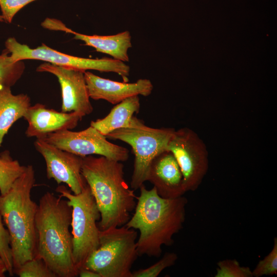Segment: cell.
<instances>
[{
	"label": "cell",
	"mask_w": 277,
	"mask_h": 277,
	"mask_svg": "<svg viewBox=\"0 0 277 277\" xmlns=\"http://www.w3.org/2000/svg\"><path fill=\"white\" fill-rule=\"evenodd\" d=\"M174 131L172 128L149 127L133 116L127 127L115 130L106 136L109 139L124 142L132 149L134 160L131 189L137 190L147 181L152 161L160 153L167 150Z\"/></svg>",
	"instance_id": "8992f818"
},
{
	"label": "cell",
	"mask_w": 277,
	"mask_h": 277,
	"mask_svg": "<svg viewBox=\"0 0 277 277\" xmlns=\"http://www.w3.org/2000/svg\"><path fill=\"white\" fill-rule=\"evenodd\" d=\"M36 71L52 73L57 78L62 91V112H74L82 117L92 112L85 72L49 63L40 65Z\"/></svg>",
	"instance_id": "7c38bea8"
},
{
	"label": "cell",
	"mask_w": 277,
	"mask_h": 277,
	"mask_svg": "<svg viewBox=\"0 0 277 277\" xmlns=\"http://www.w3.org/2000/svg\"><path fill=\"white\" fill-rule=\"evenodd\" d=\"M273 247L264 259L260 261L252 271L254 277L277 275V238H274Z\"/></svg>",
	"instance_id": "cb8c5ba5"
},
{
	"label": "cell",
	"mask_w": 277,
	"mask_h": 277,
	"mask_svg": "<svg viewBox=\"0 0 277 277\" xmlns=\"http://www.w3.org/2000/svg\"><path fill=\"white\" fill-rule=\"evenodd\" d=\"M36 150L44 157L46 176L58 185L67 184L75 194L82 192L87 183L82 174L83 157L61 149L42 138L34 142Z\"/></svg>",
	"instance_id": "8fae6325"
},
{
	"label": "cell",
	"mask_w": 277,
	"mask_h": 277,
	"mask_svg": "<svg viewBox=\"0 0 277 277\" xmlns=\"http://www.w3.org/2000/svg\"><path fill=\"white\" fill-rule=\"evenodd\" d=\"M71 220L72 207L67 199L49 191L40 198L35 216V256L42 259L56 277L78 276L72 256Z\"/></svg>",
	"instance_id": "7a4b0ae2"
},
{
	"label": "cell",
	"mask_w": 277,
	"mask_h": 277,
	"mask_svg": "<svg viewBox=\"0 0 277 277\" xmlns=\"http://www.w3.org/2000/svg\"><path fill=\"white\" fill-rule=\"evenodd\" d=\"M139 189L134 212L125 225L140 232L136 241L138 256L159 258L162 246L172 245L173 236L182 229L188 200L184 196L163 198L154 187L148 190L144 184Z\"/></svg>",
	"instance_id": "6da1fadb"
},
{
	"label": "cell",
	"mask_w": 277,
	"mask_h": 277,
	"mask_svg": "<svg viewBox=\"0 0 277 277\" xmlns=\"http://www.w3.org/2000/svg\"><path fill=\"white\" fill-rule=\"evenodd\" d=\"M6 49L9 52L11 60L16 62L24 60L45 61L56 66L82 71L95 70L100 72H114L127 82L130 67L124 62L109 58H88L63 53L46 45L32 49L28 45L18 43L14 37H9L5 42Z\"/></svg>",
	"instance_id": "ba28073f"
},
{
	"label": "cell",
	"mask_w": 277,
	"mask_h": 277,
	"mask_svg": "<svg viewBox=\"0 0 277 277\" xmlns=\"http://www.w3.org/2000/svg\"><path fill=\"white\" fill-rule=\"evenodd\" d=\"M35 183L34 168L28 165L9 191L0 194V213L10 238L13 272L35 255V216L38 205L31 197Z\"/></svg>",
	"instance_id": "277c9868"
},
{
	"label": "cell",
	"mask_w": 277,
	"mask_h": 277,
	"mask_svg": "<svg viewBox=\"0 0 277 277\" xmlns=\"http://www.w3.org/2000/svg\"><path fill=\"white\" fill-rule=\"evenodd\" d=\"M55 190L72 207V256L78 270L99 246L100 229L97 221L100 219V212L87 184L77 194L64 185H58Z\"/></svg>",
	"instance_id": "52a82bcc"
},
{
	"label": "cell",
	"mask_w": 277,
	"mask_h": 277,
	"mask_svg": "<svg viewBox=\"0 0 277 277\" xmlns=\"http://www.w3.org/2000/svg\"><path fill=\"white\" fill-rule=\"evenodd\" d=\"M174 252H166L157 262L150 266L132 271V277H157L166 268L174 265L177 260Z\"/></svg>",
	"instance_id": "603a6c76"
},
{
	"label": "cell",
	"mask_w": 277,
	"mask_h": 277,
	"mask_svg": "<svg viewBox=\"0 0 277 277\" xmlns=\"http://www.w3.org/2000/svg\"><path fill=\"white\" fill-rule=\"evenodd\" d=\"M215 277H253L249 267L241 266L235 259H225L217 263Z\"/></svg>",
	"instance_id": "7402d4cb"
},
{
	"label": "cell",
	"mask_w": 277,
	"mask_h": 277,
	"mask_svg": "<svg viewBox=\"0 0 277 277\" xmlns=\"http://www.w3.org/2000/svg\"><path fill=\"white\" fill-rule=\"evenodd\" d=\"M7 272L6 265L3 261L0 258V277L5 276V273Z\"/></svg>",
	"instance_id": "83f0119b"
},
{
	"label": "cell",
	"mask_w": 277,
	"mask_h": 277,
	"mask_svg": "<svg viewBox=\"0 0 277 277\" xmlns=\"http://www.w3.org/2000/svg\"><path fill=\"white\" fill-rule=\"evenodd\" d=\"M81 172L100 212L99 229L125 225L135 208L137 196L124 179L122 162L88 155L83 157Z\"/></svg>",
	"instance_id": "3957f363"
},
{
	"label": "cell",
	"mask_w": 277,
	"mask_h": 277,
	"mask_svg": "<svg viewBox=\"0 0 277 277\" xmlns=\"http://www.w3.org/2000/svg\"><path fill=\"white\" fill-rule=\"evenodd\" d=\"M140 108L138 95L129 97L117 104L105 117L91 121L90 126L106 136L115 130L127 127Z\"/></svg>",
	"instance_id": "ac0fdd59"
},
{
	"label": "cell",
	"mask_w": 277,
	"mask_h": 277,
	"mask_svg": "<svg viewBox=\"0 0 277 277\" xmlns=\"http://www.w3.org/2000/svg\"><path fill=\"white\" fill-rule=\"evenodd\" d=\"M41 25L48 30L72 34L74 39L82 41L85 45L94 48L97 52L110 55L114 59L123 62L129 61L128 50L132 44L131 36L128 31L111 35H88L74 32L62 21L51 18H46Z\"/></svg>",
	"instance_id": "2e32d148"
},
{
	"label": "cell",
	"mask_w": 277,
	"mask_h": 277,
	"mask_svg": "<svg viewBox=\"0 0 277 277\" xmlns=\"http://www.w3.org/2000/svg\"><path fill=\"white\" fill-rule=\"evenodd\" d=\"M25 66L23 61L13 62L5 48L0 54V87H11L22 76Z\"/></svg>",
	"instance_id": "ffe728a7"
},
{
	"label": "cell",
	"mask_w": 277,
	"mask_h": 277,
	"mask_svg": "<svg viewBox=\"0 0 277 277\" xmlns=\"http://www.w3.org/2000/svg\"><path fill=\"white\" fill-rule=\"evenodd\" d=\"M30 106V98L27 94L14 95L11 87H0V147L12 125L24 117Z\"/></svg>",
	"instance_id": "e0dca14e"
},
{
	"label": "cell",
	"mask_w": 277,
	"mask_h": 277,
	"mask_svg": "<svg viewBox=\"0 0 277 277\" xmlns=\"http://www.w3.org/2000/svg\"><path fill=\"white\" fill-rule=\"evenodd\" d=\"M14 274L19 277H56L45 262L36 256L26 261L15 269Z\"/></svg>",
	"instance_id": "44dd1931"
},
{
	"label": "cell",
	"mask_w": 277,
	"mask_h": 277,
	"mask_svg": "<svg viewBox=\"0 0 277 277\" xmlns=\"http://www.w3.org/2000/svg\"><path fill=\"white\" fill-rule=\"evenodd\" d=\"M84 76L90 98L104 100L112 104H117L133 96H147L151 94L153 87L148 79L128 83L102 78L89 71H85Z\"/></svg>",
	"instance_id": "4fadbf2b"
},
{
	"label": "cell",
	"mask_w": 277,
	"mask_h": 277,
	"mask_svg": "<svg viewBox=\"0 0 277 277\" xmlns=\"http://www.w3.org/2000/svg\"><path fill=\"white\" fill-rule=\"evenodd\" d=\"M23 117L28 123L26 135L42 138L50 133L74 128L83 117L74 112H58L37 103L28 108Z\"/></svg>",
	"instance_id": "5bb4252c"
},
{
	"label": "cell",
	"mask_w": 277,
	"mask_h": 277,
	"mask_svg": "<svg viewBox=\"0 0 277 277\" xmlns=\"http://www.w3.org/2000/svg\"><path fill=\"white\" fill-rule=\"evenodd\" d=\"M182 171L185 190H196L207 173L208 153L205 144L193 130L184 127L174 131L167 147Z\"/></svg>",
	"instance_id": "9c48e42d"
},
{
	"label": "cell",
	"mask_w": 277,
	"mask_h": 277,
	"mask_svg": "<svg viewBox=\"0 0 277 277\" xmlns=\"http://www.w3.org/2000/svg\"><path fill=\"white\" fill-rule=\"evenodd\" d=\"M0 213V258L4 262L7 272L11 276L14 275L13 261L10 247V238L7 229L3 223Z\"/></svg>",
	"instance_id": "d4e9b609"
},
{
	"label": "cell",
	"mask_w": 277,
	"mask_h": 277,
	"mask_svg": "<svg viewBox=\"0 0 277 277\" xmlns=\"http://www.w3.org/2000/svg\"><path fill=\"white\" fill-rule=\"evenodd\" d=\"M42 139L82 157L95 154L121 162L129 157V150L126 148L110 143L91 126L80 131L65 130L50 133Z\"/></svg>",
	"instance_id": "30bf717a"
},
{
	"label": "cell",
	"mask_w": 277,
	"mask_h": 277,
	"mask_svg": "<svg viewBox=\"0 0 277 277\" xmlns=\"http://www.w3.org/2000/svg\"><path fill=\"white\" fill-rule=\"evenodd\" d=\"M99 238L98 247L83 267L101 277H132V266L138 256L136 230L125 225L112 227L100 230Z\"/></svg>",
	"instance_id": "5b68a950"
},
{
	"label": "cell",
	"mask_w": 277,
	"mask_h": 277,
	"mask_svg": "<svg viewBox=\"0 0 277 277\" xmlns=\"http://www.w3.org/2000/svg\"><path fill=\"white\" fill-rule=\"evenodd\" d=\"M147 181L165 199H174L186 192L180 167L173 154L165 151L157 155L149 167Z\"/></svg>",
	"instance_id": "9a60e30c"
},
{
	"label": "cell",
	"mask_w": 277,
	"mask_h": 277,
	"mask_svg": "<svg viewBox=\"0 0 277 277\" xmlns=\"http://www.w3.org/2000/svg\"><path fill=\"white\" fill-rule=\"evenodd\" d=\"M26 166L14 160L10 152L0 153V193L4 195L10 189L15 180L25 171Z\"/></svg>",
	"instance_id": "d6986e66"
},
{
	"label": "cell",
	"mask_w": 277,
	"mask_h": 277,
	"mask_svg": "<svg viewBox=\"0 0 277 277\" xmlns=\"http://www.w3.org/2000/svg\"><path fill=\"white\" fill-rule=\"evenodd\" d=\"M36 0H0L2 15L4 22L11 23L15 15L28 4Z\"/></svg>",
	"instance_id": "484cf974"
},
{
	"label": "cell",
	"mask_w": 277,
	"mask_h": 277,
	"mask_svg": "<svg viewBox=\"0 0 277 277\" xmlns=\"http://www.w3.org/2000/svg\"><path fill=\"white\" fill-rule=\"evenodd\" d=\"M0 22H4V20L3 19V17L2 15H0Z\"/></svg>",
	"instance_id": "f1b7e54d"
},
{
	"label": "cell",
	"mask_w": 277,
	"mask_h": 277,
	"mask_svg": "<svg viewBox=\"0 0 277 277\" xmlns=\"http://www.w3.org/2000/svg\"><path fill=\"white\" fill-rule=\"evenodd\" d=\"M78 276L80 277H101L97 272L85 267L78 270Z\"/></svg>",
	"instance_id": "4316f807"
}]
</instances>
